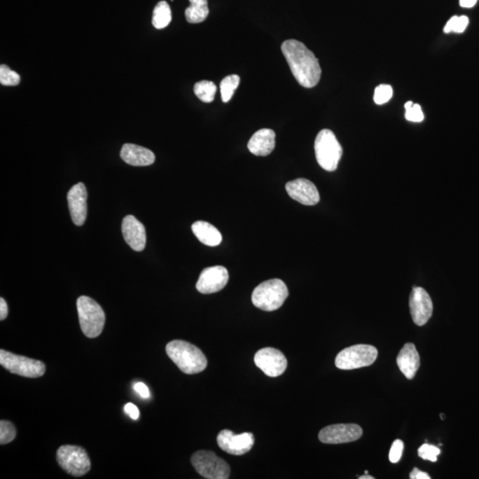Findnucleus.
<instances>
[{"instance_id": "14", "label": "nucleus", "mask_w": 479, "mask_h": 479, "mask_svg": "<svg viewBox=\"0 0 479 479\" xmlns=\"http://www.w3.org/2000/svg\"><path fill=\"white\" fill-rule=\"evenodd\" d=\"M228 279V271L224 266H211L201 272L196 289L202 294H212L224 289Z\"/></svg>"}, {"instance_id": "9", "label": "nucleus", "mask_w": 479, "mask_h": 479, "mask_svg": "<svg viewBox=\"0 0 479 479\" xmlns=\"http://www.w3.org/2000/svg\"><path fill=\"white\" fill-rule=\"evenodd\" d=\"M191 462L202 477L208 479H228L230 467L211 451H198L193 454Z\"/></svg>"}, {"instance_id": "29", "label": "nucleus", "mask_w": 479, "mask_h": 479, "mask_svg": "<svg viewBox=\"0 0 479 479\" xmlns=\"http://www.w3.org/2000/svg\"><path fill=\"white\" fill-rule=\"evenodd\" d=\"M394 95V90L391 85H380L375 89L374 102L377 105H382L388 102Z\"/></svg>"}, {"instance_id": "17", "label": "nucleus", "mask_w": 479, "mask_h": 479, "mask_svg": "<svg viewBox=\"0 0 479 479\" xmlns=\"http://www.w3.org/2000/svg\"><path fill=\"white\" fill-rule=\"evenodd\" d=\"M122 232L126 244L133 251H142L145 249L146 242L145 226L134 216H126L123 221Z\"/></svg>"}, {"instance_id": "8", "label": "nucleus", "mask_w": 479, "mask_h": 479, "mask_svg": "<svg viewBox=\"0 0 479 479\" xmlns=\"http://www.w3.org/2000/svg\"><path fill=\"white\" fill-rule=\"evenodd\" d=\"M0 364L12 374L23 377L38 378L46 372V365L36 359L12 354L5 350L0 351Z\"/></svg>"}, {"instance_id": "28", "label": "nucleus", "mask_w": 479, "mask_h": 479, "mask_svg": "<svg viewBox=\"0 0 479 479\" xmlns=\"http://www.w3.org/2000/svg\"><path fill=\"white\" fill-rule=\"evenodd\" d=\"M16 437L15 425L8 421L0 422V444L6 445L12 442Z\"/></svg>"}, {"instance_id": "26", "label": "nucleus", "mask_w": 479, "mask_h": 479, "mask_svg": "<svg viewBox=\"0 0 479 479\" xmlns=\"http://www.w3.org/2000/svg\"><path fill=\"white\" fill-rule=\"evenodd\" d=\"M468 18L467 16L454 15L449 20L444 28L445 33H462L465 31L468 25Z\"/></svg>"}, {"instance_id": "7", "label": "nucleus", "mask_w": 479, "mask_h": 479, "mask_svg": "<svg viewBox=\"0 0 479 479\" xmlns=\"http://www.w3.org/2000/svg\"><path fill=\"white\" fill-rule=\"evenodd\" d=\"M57 461L67 473L81 477L91 470V461L84 448L76 445H62L56 454Z\"/></svg>"}, {"instance_id": "34", "label": "nucleus", "mask_w": 479, "mask_h": 479, "mask_svg": "<svg viewBox=\"0 0 479 479\" xmlns=\"http://www.w3.org/2000/svg\"><path fill=\"white\" fill-rule=\"evenodd\" d=\"M125 412L129 415L130 417L133 419V420H137L139 417V410L134 404L127 403L125 407Z\"/></svg>"}, {"instance_id": "19", "label": "nucleus", "mask_w": 479, "mask_h": 479, "mask_svg": "<svg viewBox=\"0 0 479 479\" xmlns=\"http://www.w3.org/2000/svg\"><path fill=\"white\" fill-rule=\"evenodd\" d=\"M120 156L126 164L132 166H148L154 164V153L143 146L134 144L123 146Z\"/></svg>"}, {"instance_id": "3", "label": "nucleus", "mask_w": 479, "mask_h": 479, "mask_svg": "<svg viewBox=\"0 0 479 479\" xmlns=\"http://www.w3.org/2000/svg\"><path fill=\"white\" fill-rule=\"evenodd\" d=\"M289 297L287 286L282 279H272L262 282L253 291V305L263 311L278 310Z\"/></svg>"}, {"instance_id": "30", "label": "nucleus", "mask_w": 479, "mask_h": 479, "mask_svg": "<svg viewBox=\"0 0 479 479\" xmlns=\"http://www.w3.org/2000/svg\"><path fill=\"white\" fill-rule=\"evenodd\" d=\"M440 449L435 445L424 444L418 449V455L424 460L437 461L438 457L440 454Z\"/></svg>"}, {"instance_id": "24", "label": "nucleus", "mask_w": 479, "mask_h": 479, "mask_svg": "<svg viewBox=\"0 0 479 479\" xmlns=\"http://www.w3.org/2000/svg\"><path fill=\"white\" fill-rule=\"evenodd\" d=\"M195 95L202 102L211 103L214 101L217 86L211 81H200L194 86Z\"/></svg>"}, {"instance_id": "35", "label": "nucleus", "mask_w": 479, "mask_h": 479, "mask_svg": "<svg viewBox=\"0 0 479 479\" xmlns=\"http://www.w3.org/2000/svg\"><path fill=\"white\" fill-rule=\"evenodd\" d=\"M410 478L412 479H430L431 477L426 472L419 470L417 468H415L414 470L410 473Z\"/></svg>"}, {"instance_id": "23", "label": "nucleus", "mask_w": 479, "mask_h": 479, "mask_svg": "<svg viewBox=\"0 0 479 479\" xmlns=\"http://www.w3.org/2000/svg\"><path fill=\"white\" fill-rule=\"evenodd\" d=\"M172 21L171 8L167 2L160 1L155 6L154 13H153L152 23L155 29H161L165 28Z\"/></svg>"}, {"instance_id": "20", "label": "nucleus", "mask_w": 479, "mask_h": 479, "mask_svg": "<svg viewBox=\"0 0 479 479\" xmlns=\"http://www.w3.org/2000/svg\"><path fill=\"white\" fill-rule=\"evenodd\" d=\"M275 148V132L271 129L259 130L248 143L249 152L258 156L270 155Z\"/></svg>"}, {"instance_id": "5", "label": "nucleus", "mask_w": 479, "mask_h": 479, "mask_svg": "<svg viewBox=\"0 0 479 479\" xmlns=\"http://www.w3.org/2000/svg\"><path fill=\"white\" fill-rule=\"evenodd\" d=\"M315 155L318 164L327 172H334L340 162L342 148L334 132L321 130L314 143Z\"/></svg>"}, {"instance_id": "12", "label": "nucleus", "mask_w": 479, "mask_h": 479, "mask_svg": "<svg viewBox=\"0 0 479 479\" xmlns=\"http://www.w3.org/2000/svg\"><path fill=\"white\" fill-rule=\"evenodd\" d=\"M219 447L223 451L232 455L247 454L254 445V436L251 432L235 435L234 432L224 430L219 432L217 437Z\"/></svg>"}, {"instance_id": "21", "label": "nucleus", "mask_w": 479, "mask_h": 479, "mask_svg": "<svg viewBox=\"0 0 479 479\" xmlns=\"http://www.w3.org/2000/svg\"><path fill=\"white\" fill-rule=\"evenodd\" d=\"M192 231L202 244L215 247L221 244L222 235L214 225L205 221H196L192 225Z\"/></svg>"}, {"instance_id": "32", "label": "nucleus", "mask_w": 479, "mask_h": 479, "mask_svg": "<svg viewBox=\"0 0 479 479\" xmlns=\"http://www.w3.org/2000/svg\"><path fill=\"white\" fill-rule=\"evenodd\" d=\"M404 443L401 439H396L392 443L390 452H389V459L392 464H397L402 457L403 454Z\"/></svg>"}, {"instance_id": "11", "label": "nucleus", "mask_w": 479, "mask_h": 479, "mask_svg": "<svg viewBox=\"0 0 479 479\" xmlns=\"http://www.w3.org/2000/svg\"><path fill=\"white\" fill-rule=\"evenodd\" d=\"M363 434L361 426L357 424H333L322 429L319 439L324 444H344L358 440Z\"/></svg>"}, {"instance_id": "1", "label": "nucleus", "mask_w": 479, "mask_h": 479, "mask_svg": "<svg viewBox=\"0 0 479 479\" xmlns=\"http://www.w3.org/2000/svg\"><path fill=\"white\" fill-rule=\"evenodd\" d=\"M282 51L299 85L305 88H312L318 85L321 69L314 53L296 39L286 40L282 45Z\"/></svg>"}, {"instance_id": "31", "label": "nucleus", "mask_w": 479, "mask_h": 479, "mask_svg": "<svg viewBox=\"0 0 479 479\" xmlns=\"http://www.w3.org/2000/svg\"><path fill=\"white\" fill-rule=\"evenodd\" d=\"M405 116L408 121L414 123H421L424 119V112H422L421 106L419 104H414L410 108L405 109Z\"/></svg>"}, {"instance_id": "25", "label": "nucleus", "mask_w": 479, "mask_h": 479, "mask_svg": "<svg viewBox=\"0 0 479 479\" xmlns=\"http://www.w3.org/2000/svg\"><path fill=\"white\" fill-rule=\"evenodd\" d=\"M240 76L230 75L225 76L221 84V98L223 102H228L234 95V92L240 85Z\"/></svg>"}, {"instance_id": "2", "label": "nucleus", "mask_w": 479, "mask_h": 479, "mask_svg": "<svg viewBox=\"0 0 479 479\" xmlns=\"http://www.w3.org/2000/svg\"><path fill=\"white\" fill-rule=\"evenodd\" d=\"M166 354L183 373L198 374L207 367L205 355L195 345L183 340H173L166 345Z\"/></svg>"}, {"instance_id": "38", "label": "nucleus", "mask_w": 479, "mask_h": 479, "mask_svg": "<svg viewBox=\"0 0 479 479\" xmlns=\"http://www.w3.org/2000/svg\"><path fill=\"white\" fill-rule=\"evenodd\" d=\"M359 479H374V477H371V475H361V477H359Z\"/></svg>"}, {"instance_id": "6", "label": "nucleus", "mask_w": 479, "mask_h": 479, "mask_svg": "<svg viewBox=\"0 0 479 479\" xmlns=\"http://www.w3.org/2000/svg\"><path fill=\"white\" fill-rule=\"evenodd\" d=\"M378 355L377 349L368 345L350 346L339 352L335 358V367L342 370H352L374 363Z\"/></svg>"}, {"instance_id": "16", "label": "nucleus", "mask_w": 479, "mask_h": 479, "mask_svg": "<svg viewBox=\"0 0 479 479\" xmlns=\"http://www.w3.org/2000/svg\"><path fill=\"white\" fill-rule=\"evenodd\" d=\"M286 191L295 201L301 204L312 206L319 202V194L316 186L306 179H298L286 184Z\"/></svg>"}, {"instance_id": "10", "label": "nucleus", "mask_w": 479, "mask_h": 479, "mask_svg": "<svg viewBox=\"0 0 479 479\" xmlns=\"http://www.w3.org/2000/svg\"><path fill=\"white\" fill-rule=\"evenodd\" d=\"M254 362L268 377H277L284 374L288 361L281 351L272 347L263 348L255 354Z\"/></svg>"}, {"instance_id": "22", "label": "nucleus", "mask_w": 479, "mask_h": 479, "mask_svg": "<svg viewBox=\"0 0 479 479\" xmlns=\"http://www.w3.org/2000/svg\"><path fill=\"white\" fill-rule=\"evenodd\" d=\"M189 2L190 6L185 12L186 21L194 25L204 22L209 13L208 0H189Z\"/></svg>"}, {"instance_id": "4", "label": "nucleus", "mask_w": 479, "mask_h": 479, "mask_svg": "<svg viewBox=\"0 0 479 479\" xmlns=\"http://www.w3.org/2000/svg\"><path fill=\"white\" fill-rule=\"evenodd\" d=\"M80 328L89 338H95L102 334L105 325V312L102 306L91 298L82 296L76 301Z\"/></svg>"}, {"instance_id": "27", "label": "nucleus", "mask_w": 479, "mask_h": 479, "mask_svg": "<svg viewBox=\"0 0 479 479\" xmlns=\"http://www.w3.org/2000/svg\"><path fill=\"white\" fill-rule=\"evenodd\" d=\"M20 76L18 73L12 71L8 66H0V83L6 86H15L20 84Z\"/></svg>"}, {"instance_id": "18", "label": "nucleus", "mask_w": 479, "mask_h": 479, "mask_svg": "<svg viewBox=\"0 0 479 479\" xmlns=\"http://www.w3.org/2000/svg\"><path fill=\"white\" fill-rule=\"evenodd\" d=\"M397 364L408 379H412L420 368V356L415 345L408 342L403 346L397 357Z\"/></svg>"}, {"instance_id": "39", "label": "nucleus", "mask_w": 479, "mask_h": 479, "mask_svg": "<svg viewBox=\"0 0 479 479\" xmlns=\"http://www.w3.org/2000/svg\"><path fill=\"white\" fill-rule=\"evenodd\" d=\"M441 415V417H442V420H444V418H445V417H444V415Z\"/></svg>"}, {"instance_id": "37", "label": "nucleus", "mask_w": 479, "mask_h": 479, "mask_svg": "<svg viewBox=\"0 0 479 479\" xmlns=\"http://www.w3.org/2000/svg\"><path fill=\"white\" fill-rule=\"evenodd\" d=\"M478 0H460V6L464 8H471L477 4Z\"/></svg>"}, {"instance_id": "15", "label": "nucleus", "mask_w": 479, "mask_h": 479, "mask_svg": "<svg viewBox=\"0 0 479 479\" xmlns=\"http://www.w3.org/2000/svg\"><path fill=\"white\" fill-rule=\"evenodd\" d=\"M69 212L76 225H84L88 216V191L82 182L73 186L68 193Z\"/></svg>"}, {"instance_id": "36", "label": "nucleus", "mask_w": 479, "mask_h": 479, "mask_svg": "<svg viewBox=\"0 0 479 479\" xmlns=\"http://www.w3.org/2000/svg\"><path fill=\"white\" fill-rule=\"evenodd\" d=\"M8 307L4 298H0V319L4 321L8 317Z\"/></svg>"}, {"instance_id": "13", "label": "nucleus", "mask_w": 479, "mask_h": 479, "mask_svg": "<svg viewBox=\"0 0 479 479\" xmlns=\"http://www.w3.org/2000/svg\"><path fill=\"white\" fill-rule=\"evenodd\" d=\"M409 306L415 324L424 326L433 314V304L430 295L424 289L414 287L409 298Z\"/></svg>"}, {"instance_id": "33", "label": "nucleus", "mask_w": 479, "mask_h": 479, "mask_svg": "<svg viewBox=\"0 0 479 479\" xmlns=\"http://www.w3.org/2000/svg\"><path fill=\"white\" fill-rule=\"evenodd\" d=\"M133 389H134V391L137 392L142 398H148L151 397V392H149L148 386L143 384V382H136V384L133 385Z\"/></svg>"}]
</instances>
